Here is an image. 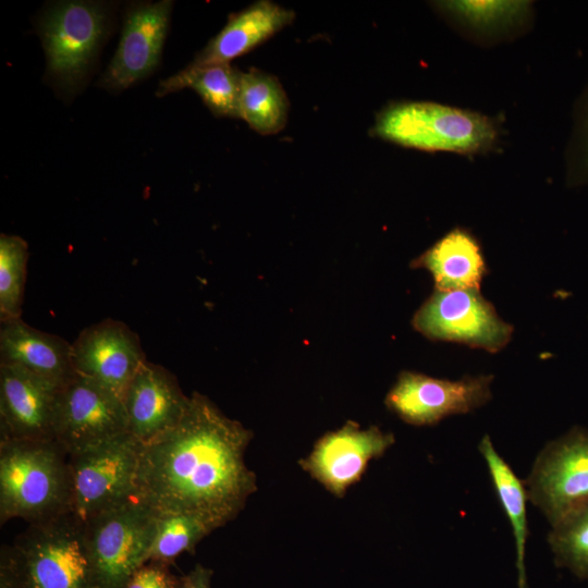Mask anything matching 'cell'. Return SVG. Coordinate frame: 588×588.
<instances>
[{
  "instance_id": "cell-1",
  "label": "cell",
  "mask_w": 588,
  "mask_h": 588,
  "mask_svg": "<svg viewBox=\"0 0 588 588\" xmlns=\"http://www.w3.org/2000/svg\"><path fill=\"white\" fill-rule=\"evenodd\" d=\"M253 432L193 392L182 419L142 443L135 498L157 515L199 516L217 529L232 522L257 491L245 463Z\"/></svg>"
},
{
  "instance_id": "cell-2",
  "label": "cell",
  "mask_w": 588,
  "mask_h": 588,
  "mask_svg": "<svg viewBox=\"0 0 588 588\" xmlns=\"http://www.w3.org/2000/svg\"><path fill=\"white\" fill-rule=\"evenodd\" d=\"M0 588H98L86 523L68 512L29 524L1 548Z\"/></svg>"
},
{
  "instance_id": "cell-3",
  "label": "cell",
  "mask_w": 588,
  "mask_h": 588,
  "mask_svg": "<svg viewBox=\"0 0 588 588\" xmlns=\"http://www.w3.org/2000/svg\"><path fill=\"white\" fill-rule=\"evenodd\" d=\"M72 512L69 454L57 441L0 439V522Z\"/></svg>"
},
{
  "instance_id": "cell-4",
  "label": "cell",
  "mask_w": 588,
  "mask_h": 588,
  "mask_svg": "<svg viewBox=\"0 0 588 588\" xmlns=\"http://www.w3.org/2000/svg\"><path fill=\"white\" fill-rule=\"evenodd\" d=\"M372 135L428 152L486 154L495 148L499 126L480 112L431 101H401L377 115Z\"/></svg>"
},
{
  "instance_id": "cell-5",
  "label": "cell",
  "mask_w": 588,
  "mask_h": 588,
  "mask_svg": "<svg viewBox=\"0 0 588 588\" xmlns=\"http://www.w3.org/2000/svg\"><path fill=\"white\" fill-rule=\"evenodd\" d=\"M85 523L98 588H124L134 572L147 563L157 514L131 498Z\"/></svg>"
},
{
  "instance_id": "cell-6",
  "label": "cell",
  "mask_w": 588,
  "mask_h": 588,
  "mask_svg": "<svg viewBox=\"0 0 588 588\" xmlns=\"http://www.w3.org/2000/svg\"><path fill=\"white\" fill-rule=\"evenodd\" d=\"M142 443L128 432L69 455L72 512L86 522L135 498Z\"/></svg>"
},
{
  "instance_id": "cell-7",
  "label": "cell",
  "mask_w": 588,
  "mask_h": 588,
  "mask_svg": "<svg viewBox=\"0 0 588 588\" xmlns=\"http://www.w3.org/2000/svg\"><path fill=\"white\" fill-rule=\"evenodd\" d=\"M108 12L99 2L62 1L40 21L48 74L62 87L81 85L108 30Z\"/></svg>"
},
{
  "instance_id": "cell-8",
  "label": "cell",
  "mask_w": 588,
  "mask_h": 588,
  "mask_svg": "<svg viewBox=\"0 0 588 588\" xmlns=\"http://www.w3.org/2000/svg\"><path fill=\"white\" fill-rule=\"evenodd\" d=\"M528 501L550 526L588 503V429L573 427L548 442L524 480Z\"/></svg>"
},
{
  "instance_id": "cell-9",
  "label": "cell",
  "mask_w": 588,
  "mask_h": 588,
  "mask_svg": "<svg viewBox=\"0 0 588 588\" xmlns=\"http://www.w3.org/2000/svg\"><path fill=\"white\" fill-rule=\"evenodd\" d=\"M415 330L434 341L462 343L490 353L510 342L513 326L476 289L438 291L415 313Z\"/></svg>"
},
{
  "instance_id": "cell-10",
  "label": "cell",
  "mask_w": 588,
  "mask_h": 588,
  "mask_svg": "<svg viewBox=\"0 0 588 588\" xmlns=\"http://www.w3.org/2000/svg\"><path fill=\"white\" fill-rule=\"evenodd\" d=\"M126 432L120 395L78 373L60 387L54 433L69 455Z\"/></svg>"
},
{
  "instance_id": "cell-11",
  "label": "cell",
  "mask_w": 588,
  "mask_h": 588,
  "mask_svg": "<svg viewBox=\"0 0 588 588\" xmlns=\"http://www.w3.org/2000/svg\"><path fill=\"white\" fill-rule=\"evenodd\" d=\"M493 376H466L460 380L402 371L388 392L387 407L413 426H431L452 415L470 413L491 397Z\"/></svg>"
},
{
  "instance_id": "cell-12",
  "label": "cell",
  "mask_w": 588,
  "mask_h": 588,
  "mask_svg": "<svg viewBox=\"0 0 588 588\" xmlns=\"http://www.w3.org/2000/svg\"><path fill=\"white\" fill-rule=\"evenodd\" d=\"M395 442L391 432L377 426L366 429L347 420L320 437L311 452L299 460L301 468L336 498L360 480L370 461L381 457Z\"/></svg>"
},
{
  "instance_id": "cell-13",
  "label": "cell",
  "mask_w": 588,
  "mask_h": 588,
  "mask_svg": "<svg viewBox=\"0 0 588 588\" xmlns=\"http://www.w3.org/2000/svg\"><path fill=\"white\" fill-rule=\"evenodd\" d=\"M173 2L162 0L131 5L124 14L118 49L101 86L120 91L148 76L159 64Z\"/></svg>"
},
{
  "instance_id": "cell-14",
  "label": "cell",
  "mask_w": 588,
  "mask_h": 588,
  "mask_svg": "<svg viewBox=\"0 0 588 588\" xmlns=\"http://www.w3.org/2000/svg\"><path fill=\"white\" fill-rule=\"evenodd\" d=\"M75 372L118 395L147 360L138 335L122 321L107 318L81 331L72 343Z\"/></svg>"
},
{
  "instance_id": "cell-15",
  "label": "cell",
  "mask_w": 588,
  "mask_h": 588,
  "mask_svg": "<svg viewBox=\"0 0 588 588\" xmlns=\"http://www.w3.org/2000/svg\"><path fill=\"white\" fill-rule=\"evenodd\" d=\"M60 387L24 368L0 365V439L56 441Z\"/></svg>"
},
{
  "instance_id": "cell-16",
  "label": "cell",
  "mask_w": 588,
  "mask_h": 588,
  "mask_svg": "<svg viewBox=\"0 0 588 588\" xmlns=\"http://www.w3.org/2000/svg\"><path fill=\"white\" fill-rule=\"evenodd\" d=\"M122 402L127 431L147 443L172 429L184 416L189 396L164 367L146 360L126 387Z\"/></svg>"
},
{
  "instance_id": "cell-17",
  "label": "cell",
  "mask_w": 588,
  "mask_h": 588,
  "mask_svg": "<svg viewBox=\"0 0 588 588\" xmlns=\"http://www.w3.org/2000/svg\"><path fill=\"white\" fill-rule=\"evenodd\" d=\"M0 365L24 368L58 385L64 384L76 373L72 343L37 330L22 318L1 321Z\"/></svg>"
},
{
  "instance_id": "cell-18",
  "label": "cell",
  "mask_w": 588,
  "mask_h": 588,
  "mask_svg": "<svg viewBox=\"0 0 588 588\" xmlns=\"http://www.w3.org/2000/svg\"><path fill=\"white\" fill-rule=\"evenodd\" d=\"M294 16L293 11L272 1H257L241 12L230 14L225 26L189 64L230 63L290 25Z\"/></svg>"
},
{
  "instance_id": "cell-19",
  "label": "cell",
  "mask_w": 588,
  "mask_h": 588,
  "mask_svg": "<svg viewBox=\"0 0 588 588\" xmlns=\"http://www.w3.org/2000/svg\"><path fill=\"white\" fill-rule=\"evenodd\" d=\"M428 270L434 290H479L487 265L477 238L464 228H455L411 262Z\"/></svg>"
},
{
  "instance_id": "cell-20",
  "label": "cell",
  "mask_w": 588,
  "mask_h": 588,
  "mask_svg": "<svg viewBox=\"0 0 588 588\" xmlns=\"http://www.w3.org/2000/svg\"><path fill=\"white\" fill-rule=\"evenodd\" d=\"M241 71L230 63L188 64L160 82L157 95L164 96L183 88L195 90L216 117L240 118Z\"/></svg>"
},
{
  "instance_id": "cell-21",
  "label": "cell",
  "mask_w": 588,
  "mask_h": 588,
  "mask_svg": "<svg viewBox=\"0 0 588 588\" xmlns=\"http://www.w3.org/2000/svg\"><path fill=\"white\" fill-rule=\"evenodd\" d=\"M478 450L487 465L491 481L500 503L511 524L518 569V586L525 587V548L528 536L527 492L522 481L509 463L499 454L491 438L485 434L478 443Z\"/></svg>"
},
{
  "instance_id": "cell-22",
  "label": "cell",
  "mask_w": 588,
  "mask_h": 588,
  "mask_svg": "<svg viewBox=\"0 0 588 588\" xmlns=\"http://www.w3.org/2000/svg\"><path fill=\"white\" fill-rule=\"evenodd\" d=\"M238 114L261 135L283 130L289 115V99L279 79L254 68L241 72Z\"/></svg>"
},
{
  "instance_id": "cell-23",
  "label": "cell",
  "mask_w": 588,
  "mask_h": 588,
  "mask_svg": "<svg viewBox=\"0 0 588 588\" xmlns=\"http://www.w3.org/2000/svg\"><path fill=\"white\" fill-rule=\"evenodd\" d=\"M217 528L208 520L185 513L157 515L156 532L147 563L169 565L184 552H193L196 546Z\"/></svg>"
},
{
  "instance_id": "cell-24",
  "label": "cell",
  "mask_w": 588,
  "mask_h": 588,
  "mask_svg": "<svg viewBox=\"0 0 588 588\" xmlns=\"http://www.w3.org/2000/svg\"><path fill=\"white\" fill-rule=\"evenodd\" d=\"M548 543L558 565L588 580V503L552 525Z\"/></svg>"
},
{
  "instance_id": "cell-25",
  "label": "cell",
  "mask_w": 588,
  "mask_h": 588,
  "mask_svg": "<svg viewBox=\"0 0 588 588\" xmlns=\"http://www.w3.org/2000/svg\"><path fill=\"white\" fill-rule=\"evenodd\" d=\"M28 260L27 243L17 235H0V321L22 318Z\"/></svg>"
},
{
  "instance_id": "cell-26",
  "label": "cell",
  "mask_w": 588,
  "mask_h": 588,
  "mask_svg": "<svg viewBox=\"0 0 588 588\" xmlns=\"http://www.w3.org/2000/svg\"><path fill=\"white\" fill-rule=\"evenodd\" d=\"M440 7L470 29L494 33L511 28L528 14L527 1H444Z\"/></svg>"
},
{
  "instance_id": "cell-27",
  "label": "cell",
  "mask_w": 588,
  "mask_h": 588,
  "mask_svg": "<svg viewBox=\"0 0 588 588\" xmlns=\"http://www.w3.org/2000/svg\"><path fill=\"white\" fill-rule=\"evenodd\" d=\"M567 177L572 184H588V85L578 99L567 150Z\"/></svg>"
},
{
  "instance_id": "cell-28",
  "label": "cell",
  "mask_w": 588,
  "mask_h": 588,
  "mask_svg": "<svg viewBox=\"0 0 588 588\" xmlns=\"http://www.w3.org/2000/svg\"><path fill=\"white\" fill-rule=\"evenodd\" d=\"M177 579L167 564L148 562L134 572L124 588H175Z\"/></svg>"
},
{
  "instance_id": "cell-29",
  "label": "cell",
  "mask_w": 588,
  "mask_h": 588,
  "mask_svg": "<svg viewBox=\"0 0 588 588\" xmlns=\"http://www.w3.org/2000/svg\"><path fill=\"white\" fill-rule=\"evenodd\" d=\"M212 569L197 563L188 573L179 576L175 588H212Z\"/></svg>"
}]
</instances>
